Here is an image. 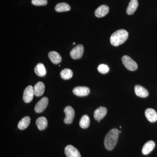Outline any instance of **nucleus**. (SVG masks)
Masks as SVG:
<instances>
[{"instance_id":"f257e3e1","label":"nucleus","mask_w":157,"mask_h":157,"mask_svg":"<svg viewBox=\"0 0 157 157\" xmlns=\"http://www.w3.org/2000/svg\"><path fill=\"white\" fill-rule=\"evenodd\" d=\"M119 132L117 129H112L108 132L104 139V144L105 148L111 151L115 147L117 143Z\"/></svg>"},{"instance_id":"f03ea898","label":"nucleus","mask_w":157,"mask_h":157,"mask_svg":"<svg viewBox=\"0 0 157 157\" xmlns=\"http://www.w3.org/2000/svg\"><path fill=\"white\" fill-rule=\"evenodd\" d=\"M128 37V33L124 29H120L112 34L110 38L111 44L114 46H117L123 44Z\"/></svg>"},{"instance_id":"7ed1b4c3","label":"nucleus","mask_w":157,"mask_h":157,"mask_svg":"<svg viewBox=\"0 0 157 157\" xmlns=\"http://www.w3.org/2000/svg\"><path fill=\"white\" fill-rule=\"evenodd\" d=\"M122 61L124 67L130 71H134L137 70L138 66L137 63L130 57L125 55L122 58Z\"/></svg>"},{"instance_id":"20e7f679","label":"nucleus","mask_w":157,"mask_h":157,"mask_svg":"<svg viewBox=\"0 0 157 157\" xmlns=\"http://www.w3.org/2000/svg\"><path fill=\"white\" fill-rule=\"evenodd\" d=\"M84 51V47L81 44H79L71 50L70 52V55L72 59H77L81 58L83 55Z\"/></svg>"},{"instance_id":"39448f33","label":"nucleus","mask_w":157,"mask_h":157,"mask_svg":"<svg viewBox=\"0 0 157 157\" xmlns=\"http://www.w3.org/2000/svg\"><path fill=\"white\" fill-rule=\"evenodd\" d=\"M34 91L33 87L30 85L26 88L24 91L23 99L25 103H29L33 101V99Z\"/></svg>"},{"instance_id":"423d86ee","label":"nucleus","mask_w":157,"mask_h":157,"mask_svg":"<svg viewBox=\"0 0 157 157\" xmlns=\"http://www.w3.org/2000/svg\"><path fill=\"white\" fill-rule=\"evenodd\" d=\"M64 112L66 117L64 119V122L67 124H70L73 122L75 116V111L71 106H67L65 108Z\"/></svg>"},{"instance_id":"0eeeda50","label":"nucleus","mask_w":157,"mask_h":157,"mask_svg":"<svg viewBox=\"0 0 157 157\" xmlns=\"http://www.w3.org/2000/svg\"><path fill=\"white\" fill-rule=\"evenodd\" d=\"M48 100L46 97L42 98L36 104L35 110L37 113H40L44 111L48 106Z\"/></svg>"},{"instance_id":"6e6552de","label":"nucleus","mask_w":157,"mask_h":157,"mask_svg":"<svg viewBox=\"0 0 157 157\" xmlns=\"http://www.w3.org/2000/svg\"><path fill=\"white\" fill-rule=\"evenodd\" d=\"M64 151L67 157H81L78 150L72 145H68L66 146Z\"/></svg>"},{"instance_id":"1a4fd4ad","label":"nucleus","mask_w":157,"mask_h":157,"mask_svg":"<svg viewBox=\"0 0 157 157\" xmlns=\"http://www.w3.org/2000/svg\"><path fill=\"white\" fill-rule=\"evenodd\" d=\"M74 94L78 97H85L88 95L90 93V89L86 86H77L73 89Z\"/></svg>"},{"instance_id":"9d476101","label":"nucleus","mask_w":157,"mask_h":157,"mask_svg":"<svg viewBox=\"0 0 157 157\" xmlns=\"http://www.w3.org/2000/svg\"><path fill=\"white\" fill-rule=\"evenodd\" d=\"M107 113V109L106 107H100L95 110L94 116L95 119L97 121L102 120Z\"/></svg>"},{"instance_id":"9b49d317","label":"nucleus","mask_w":157,"mask_h":157,"mask_svg":"<svg viewBox=\"0 0 157 157\" xmlns=\"http://www.w3.org/2000/svg\"><path fill=\"white\" fill-rule=\"evenodd\" d=\"M145 115L150 122H155L157 121V113L154 109L147 108L145 110Z\"/></svg>"},{"instance_id":"f8f14e48","label":"nucleus","mask_w":157,"mask_h":157,"mask_svg":"<svg viewBox=\"0 0 157 157\" xmlns=\"http://www.w3.org/2000/svg\"><path fill=\"white\" fill-rule=\"evenodd\" d=\"M109 11V8L106 5H102L98 7L95 11V15L98 17H102L106 16Z\"/></svg>"},{"instance_id":"ddd939ff","label":"nucleus","mask_w":157,"mask_h":157,"mask_svg":"<svg viewBox=\"0 0 157 157\" xmlns=\"http://www.w3.org/2000/svg\"><path fill=\"white\" fill-rule=\"evenodd\" d=\"M45 85L42 82H39L33 87L34 94L37 97L42 96L45 91Z\"/></svg>"},{"instance_id":"4468645a","label":"nucleus","mask_w":157,"mask_h":157,"mask_svg":"<svg viewBox=\"0 0 157 157\" xmlns=\"http://www.w3.org/2000/svg\"><path fill=\"white\" fill-rule=\"evenodd\" d=\"M135 92L136 95L140 98H145L148 96V91L143 86L138 85L135 86Z\"/></svg>"},{"instance_id":"2eb2a0df","label":"nucleus","mask_w":157,"mask_h":157,"mask_svg":"<svg viewBox=\"0 0 157 157\" xmlns=\"http://www.w3.org/2000/svg\"><path fill=\"white\" fill-rule=\"evenodd\" d=\"M155 142L152 140H149L144 144L142 149V153L143 155H147L152 151L155 147Z\"/></svg>"},{"instance_id":"dca6fc26","label":"nucleus","mask_w":157,"mask_h":157,"mask_svg":"<svg viewBox=\"0 0 157 157\" xmlns=\"http://www.w3.org/2000/svg\"><path fill=\"white\" fill-rule=\"evenodd\" d=\"M138 6V0H131L127 9V13L128 15L133 14L136 11Z\"/></svg>"},{"instance_id":"f3484780","label":"nucleus","mask_w":157,"mask_h":157,"mask_svg":"<svg viewBox=\"0 0 157 157\" xmlns=\"http://www.w3.org/2000/svg\"><path fill=\"white\" fill-rule=\"evenodd\" d=\"M48 56L52 62L55 64L59 63L62 61L61 56L56 52H50L48 53Z\"/></svg>"},{"instance_id":"a211bd4d","label":"nucleus","mask_w":157,"mask_h":157,"mask_svg":"<svg viewBox=\"0 0 157 157\" xmlns=\"http://www.w3.org/2000/svg\"><path fill=\"white\" fill-rule=\"evenodd\" d=\"M37 128L40 131L45 130L48 126V121L44 117H39L36 121Z\"/></svg>"},{"instance_id":"6ab92c4d","label":"nucleus","mask_w":157,"mask_h":157,"mask_svg":"<svg viewBox=\"0 0 157 157\" xmlns=\"http://www.w3.org/2000/svg\"><path fill=\"white\" fill-rule=\"evenodd\" d=\"M34 71L37 76H39L42 77V76H45L46 75V71L45 66L41 63H38L36 66L35 69H34Z\"/></svg>"},{"instance_id":"aec40b11","label":"nucleus","mask_w":157,"mask_h":157,"mask_svg":"<svg viewBox=\"0 0 157 157\" xmlns=\"http://www.w3.org/2000/svg\"><path fill=\"white\" fill-rule=\"evenodd\" d=\"M31 119L29 116L23 118L17 124V127L20 130H23L26 128L30 123Z\"/></svg>"},{"instance_id":"412c9836","label":"nucleus","mask_w":157,"mask_h":157,"mask_svg":"<svg viewBox=\"0 0 157 157\" xmlns=\"http://www.w3.org/2000/svg\"><path fill=\"white\" fill-rule=\"evenodd\" d=\"M70 9L71 8L69 5L65 2L59 3L55 7L56 11L58 12L69 11Z\"/></svg>"},{"instance_id":"4be33fe9","label":"nucleus","mask_w":157,"mask_h":157,"mask_svg":"<svg viewBox=\"0 0 157 157\" xmlns=\"http://www.w3.org/2000/svg\"><path fill=\"white\" fill-rule=\"evenodd\" d=\"M79 126L83 129H86L89 126L90 124V118L88 116L84 115L82 116L79 121Z\"/></svg>"},{"instance_id":"5701e85b","label":"nucleus","mask_w":157,"mask_h":157,"mask_svg":"<svg viewBox=\"0 0 157 157\" xmlns=\"http://www.w3.org/2000/svg\"><path fill=\"white\" fill-rule=\"evenodd\" d=\"M73 73L72 70L69 69H65L62 70L60 73L62 78L65 80H67L72 78Z\"/></svg>"},{"instance_id":"b1692460","label":"nucleus","mask_w":157,"mask_h":157,"mask_svg":"<svg viewBox=\"0 0 157 157\" xmlns=\"http://www.w3.org/2000/svg\"><path fill=\"white\" fill-rule=\"evenodd\" d=\"M98 70L99 73H102V74H106V73H108L109 69L107 65L102 64L98 66Z\"/></svg>"},{"instance_id":"393cba45","label":"nucleus","mask_w":157,"mask_h":157,"mask_svg":"<svg viewBox=\"0 0 157 157\" xmlns=\"http://www.w3.org/2000/svg\"><path fill=\"white\" fill-rule=\"evenodd\" d=\"M32 3L35 6H45L48 3L47 0H32Z\"/></svg>"},{"instance_id":"a878e982","label":"nucleus","mask_w":157,"mask_h":157,"mask_svg":"<svg viewBox=\"0 0 157 157\" xmlns=\"http://www.w3.org/2000/svg\"><path fill=\"white\" fill-rule=\"evenodd\" d=\"M75 44V42H74V43H73V44Z\"/></svg>"},{"instance_id":"bb28decb","label":"nucleus","mask_w":157,"mask_h":157,"mask_svg":"<svg viewBox=\"0 0 157 157\" xmlns=\"http://www.w3.org/2000/svg\"><path fill=\"white\" fill-rule=\"evenodd\" d=\"M120 128H121V127L120 126Z\"/></svg>"}]
</instances>
